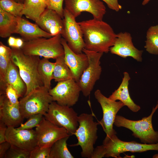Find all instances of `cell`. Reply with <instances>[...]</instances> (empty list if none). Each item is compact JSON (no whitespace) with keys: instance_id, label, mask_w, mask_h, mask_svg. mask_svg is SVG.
Listing matches in <instances>:
<instances>
[{"instance_id":"1","label":"cell","mask_w":158,"mask_h":158,"mask_svg":"<svg viewBox=\"0 0 158 158\" xmlns=\"http://www.w3.org/2000/svg\"><path fill=\"white\" fill-rule=\"evenodd\" d=\"M78 23L82 32L85 49L103 53L109 51L117 35L109 25L94 18Z\"/></svg>"},{"instance_id":"2","label":"cell","mask_w":158,"mask_h":158,"mask_svg":"<svg viewBox=\"0 0 158 158\" xmlns=\"http://www.w3.org/2000/svg\"><path fill=\"white\" fill-rule=\"evenodd\" d=\"M11 48V61L18 67L26 86L24 96L33 89L43 86L38 69L40 59L38 56L25 54L20 48Z\"/></svg>"},{"instance_id":"3","label":"cell","mask_w":158,"mask_h":158,"mask_svg":"<svg viewBox=\"0 0 158 158\" xmlns=\"http://www.w3.org/2000/svg\"><path fill=\"white\" fill-rule=\"evenodd\" d=\"M158 108V101L153 107L150 115L139 120H130L116 115L114 124L117 127H123L133 132L132 135L139 138L142 143L154 144L158 143V131H155L152 124V116Z\"/></svg>"},{"instance_id":"4","label":"cell","mask_w":158,"mask_h":158,"mask_svg":"<svg viewBox=\"0 0 158 158\" xmlns=\"http://www.w3.org/2000/svg\"><path fill=\"white\" fill-rule=\"evenodd\" d=\"M78 127L74 134L77 137L78 142L76 144L69 146H80L82 149L81 157L91 158L94 149V146L98 138L99 123L94 121L92 114L85 113L78 116Z\"/></svg>"},{"instance_id":"5","label":"cell","mask_w":158,"mask_h":158,"mask_svg":"<svg viewBox=\"0 0 158 158\" xmlns=\"http://www.w3.org/2000/svg\"><path fill=\"white\" fill-rule=\"evenodd\" d=\"M61 37L59 34L49 38L40 37L24 42L20 49L26 55L56 59L64 55Z\"/></svg>"},{"instance_id":"6","label":"cell","mask_w":158,"mask_h":158,"mask_svg":"<svg viewBox=\"0 0 158 158\" xmlns=\"http://www.w3.org/2000/svg\"><path fill=\"white\" fill-rule=\"evenodd\" d=\"M49 90L44 86L33 89L19 101L20 110L24 118L48 111L50 104L53 101Z\"/></svg>"},{"instance_id":"7","label":"cell","mask_w":158,"mask_h":158,"mask_svg":"<svg viewBox=\"0 0 158 158\" xmlns=\"http://www.w3.org/2000/svg\"><path fill=\"white\" fill-rule=\"evenodd\" d=\"M116 133L106 136L102 145L105 151L104 157L121 158V154L129 152H142L149 150L158 151V143L154 144H146L135 141L125 142L119 139Z\"/></svg>"},{"instance_id":"8","label":"cell","mask_w":158,"mask_h":158,"mask_svg":"<svg viewBox=\"0 0 158 158\" xmlns=\"http://www.w3.org/2000/svg\"><path fill=\"white\" fill-rule=\"evenodd\" d=\"M44 116L55 125L65 128L70 136L74 135L79 126L78 116L75 110L71 107L59 105L55 101L50 104Z\"/></svg>"},{"instance_id":"9","label":"cell","mask_w":158,"mask_h":158,"mask_svg":"<svg viewBox=\"0 0 158 158\" xmlns=\"http://www.w3.org/2000/svg\"><path fill=\"white\" fill-rule=\"evenodd\" d=\"M83 52L87 55L89 64L78 83L83 95L87 97L90 95L96 82L100 78L102 71L100 60L103 53L90 51L85 48Z\"/></svg>"},{"instance_id":"10","label":"cell","mask_w":158,"mask_h":158,"mask_svg":"<svg viewBox=\"0 0 158 158\" xmlns=\"http://www.w3.org/2000/svg\"><path fill=\"white\" fill-rule=\"evenodd\" d=\"M75 19L68 11L64 9L63 28L61 35L71 50L79 54L83 53L85 43L80 26Z\"/></svg>"},{"instance_id":"11","label":"cell","mask_w":158,"mask_h":158,"mask_svg":"<svg viewBox=\"0 0 158 158\" xmlns=\"http://www.w3.org/2000/svg\"><path fill=\"white\" fill-rule=\"evenodd\" d=\"M95 99L100 104L103 111V117L98 122L106 134L109 136L116 133L113 128L116 114L120 109L125 106L121 101L112 100L104 95L98 89L95 92Z\"/></svg>"},{"instance_id":"12","label":"cell","mask_w":158,"mask_h":158,"mask_svg":"<svg viewBox=\"0 0 158 158\" xmlns=\"http://www.w3.org/2000/svg\"><path fill=\"white\" fill-rule=\"evenodd\" d=\"M81 90L73 79L58 82L49 90L53 101L59 105L71 107L78 101Z\"/></svg>"},{"instance_id":"13","label":"cell","mask_w":158,"mask_h":158,"mask_svg":"<svg viewBox=\"0 0 158 158\" xmlns=\"http://www.w3.org/2000/svg\"><path fill=\"white\" fill-rule=\"evenodd\" d=\"M35 130L37 146L41 148L51 147L58 140L70 136L65 128L55 125L44 117Z\"/></svg>"},{"instance_id":"14","label":"cell","mask_w":158,"mask_h":158,"mask_svg":"<svg viewBox=\"0 0 158 158\" xmlns=\"http://www.w3.org/2000/svg\"><path fill=\"white\" fill-rule=\"evenodd\" d=\"M64 8L75 18L83 12L91 13L93 18L102 20L106 13V8L100 0H64Z\"/></svg>"},{"instance_id":"15","label":"cell","mask_w":158,"mask_h":158,"mask_svg":"<svg viewBox=\"0 0 158 158\" xmlns=\"http://www.w3.org/2000/svg\"><path fill=\"white\" fill-rule=\"evenodd\" d=\"M6 138V141L11 145L30 152L37 146L36 133L32 129L18 130L14 127H7Z\"/></svg>"},{"instance_id":"16","label":"cell","mask_w":158,"mask_h":158,"mask_svg":"<svg viewBox=\"0 0 158 158\" xmlns=\"http://www.w3.org/2000/svg\"><path fill=\"white\" fill-rule=\"evenodd\" d=\"M109 51L123 58L131 57L138 61L142 60L143 51L138 50L134 46L131 34L127 32L117 34L114 44L110 48Z\"/></svg>"},{"instance_id":"17","label":"cell","mask_w":158,"mask_h":158,"mask_svg":"<svg viewBox=\"0 0 158 158\" xmlns=\"http://www.w3.org/2000/svg\"><path fill=\"white\" fill-rule=\"evenodd\" d=\"M61 44L64 50L65 61L73 74V79L78 83L83 72L88 66V57L84 53L77 54L74 52L63 38Z\"/></svg>"},{"instance_id":"18","label":"cell","mask_w":158,"mask_h":158,"mask_svg":"<svg viewBox=\"0 0 158 158\" xmlns=\"http://www.w3.org/2000/svg\"><path fill=\"white\" fill-rule=\"evenodd\" d=\"M35 22L42 29L53 36L61 35L63 32V18L54 10L47 8Z\"/></svg>"},{"instance_id":"19","label":"cell","mask_w":158,"mask_h":158,"mask_svg":"<svg viewBox=\"0 0 158 158\" xmlns=\"http://www.w3.org/2000/svg\"><path fill=\"white\" fill-rule=\"evenodd\" d=\"M24 118L20 110L19 105H12L5 94L0 96V121L7 127L15 128L20 125Z\"/></svg>"},{"instance_id":"20","label":"cell","mask_w":158,"mask_h":158,"mask_svg":"<svg viewBox=\"0 0 158 158\" xmlns=\"http://www.w3.org/2000/svg\"><path fill=\"white\" fill-rule=\"evenodd\" d=\"M17 24L14 33L19 34L24 42L38 38H49L53 36L42 29L37 24L22 18L17 17Z\"/></svg>"},{"instance_id":"21","label":"cell","mask_w":158,"mask_h":158,"mask_svg":"<svg viewBox=\"0 0 158 158\" xmlns=\"http://www.w3.org/2000/svg\"><path fill=\"white\" fill-rule=\"evenodd\" d=\"M130 79L128 73L126 72H124L123 77L121 84L109 98L114 101L119 100L131 111L137 112L140 110V107L134 102L130 96L128 86L129 81Z\"/></svg>"},{"instance_id":"22","label":"cell","mask_w":158,"mask_h":158,"mask_svg":"<svg viewBox=\"0 0 158 158\" xmlns=\"http://www.w3.org/2000/svg\"><path fill=\"white\" fill-rule=\"evenodd\" d=\"M5 80L6 84L12 86L19 97H23L26 91V85L22 78L18 68L11 61L7 71Z\"/></svg>"},{"instance_id":"23","label":"cell","mask_w":158,"mask_h":158,"mask_svg":"<svg viewBox=\"0 0 158 158\" xmlns=\"http://www.w3.org/2000/svg\"><path fill=\"white\" fill-rule=\"evenodd\" d=\"M49 0H25L23 15L35 22L47 7Z\"/></svg>"},{"instance_id":"24","label":"cell","mask_w":158,"mask_h":158,"mask_svg":"<svg viewBox=\"0 0 158 158\" xmlns=\"http://www.w3.org/2000/svg\"><path fill=\"white\" fill-rule=\"evenodd\" d=\"M12 52L11 48L0 42V95L4 94L6 87L5 76L11 61Z\"/></svg>"},{"instance_id":"25","label":"cell","mask_w":158,"mask_h":158,"mask_svg":"<svg viewBox=\"0 0 158 158\" xmlns=\"http://www.w3.org/2000/svg\"><path fill=\"white\" fill-rule=\"evenodd\" d=\"M17 17L0 8V37H9L14 33L17 24Z\"/></svg>"},{"instance_id":"26","label":"cell","mask_w":158,"mask_h":158,"mask_svg":"<svg viewBox=\"0 0 158 158\" xmlns=\"http://www.w3.org/2000/svg\"><path fill=\"white\" fill-rule=\"evenodd\" d=\"M55 63L50 62L48 59H40L38 65V71L43 86L49 90L51 82L53 79V73Z\"/></svg>"},{"instance_id":"27","label":"cell","mask_w":158,"mask_h":158,"mask_svg":"<svg viewBox=\"0 0 158 158\" xmlns=\"http://www.w3.org/2000/svg\"><path fill=\"white\" fill-rule=\"evenodd\" d=\"M55 63L53 73L55 81L58 82L73 79V74L65 61L64 55L56 59Z\"/></svg>"},{"instance_id":"28","label":"cell","mask_w":158,"mask_h":158,"mask_svg":"<svg viewBox=\"0 0 158 158\" xmlns=\"http://www.w3.org/2000/svg\"><path fill=\"white\" fill-rule=\"evenodd\" d=\"M70 136L60 139L51 147L50 158H73L67 147V141Z\"/></svg>"},{"instance_id":"29","label":"cell","mask_w":158,"mask_h":158,"mask_svg":"<svg viewBox=\"0 0 158 158\" xmlns=\"http://www.w3.org/2000/svg\"><path fill=\"white\" fill-rule=\"evenodd\" d=\"M145 48L149 53L158 54V25L150 27L146 33Z\"/></svg>"},{"instance_id":"30","label":"cell","mask_w":158,"mask_h":158,"mask_svg":"<svg viewBox=\"0 0 158 158\" xmlns=\"http://www.w3.org/2000/svg\"><path fill=\"white\" fill-rule=\"evenodd\" d=\"M23 3L15 0H0V8L8 13L17 17H22Z\"/></svg>"},{"instance_id":"31","label":"cell","mask_w":158,"mask_h":158,"mask_svg":"<svg viewBox=\"0 0 158 158\" xmlns=\"http://www.w3.org/2000/svg\"><path fill=\"white\" fill-rule=\"evenodd\" d=\"M30 152L11 145L4 158H30Z\"/></svg>"},{"instance_id":"32","label":"cell","mask_w":158,"mask_h":158,"mask_svg":"<svg viewBox=\"0 0 158 158\" xmlns=\"http://www.w3.org/2000/svg\"><path fill=\"white\" fill-rule=\"evenodd\" d=\"M43 116L42 114L33 115L30 116L25 123H22L20 126L16 128L18 130L32 129L40 123L43 118Z\"/></svg>"},{"instance_id":"33","label":"cell","mask_w":158,"mask_h":158,"mask_svg":"<svg viewBox=\"0 0 158 158\" xmlns=\"http://www.w3.org/2000/svg\"><path fill=\"white\" fill-rule=\"evenodd\" d=\"M4 94L11 103L14 106L19 105V98L18 93L14 88L9 84H7Z\"/></svg>"},{"instance_id":"34","label":"cell","mask_w":158,"mask_h":158,"mask_svg":"<svg viewBox=\"0 0 158 158\" xmlns=\"http://www.w3.org/2000/svg\"><path fill=\"white\" fill-rule=\"evenodd\" d=\"M51 147L41 148L37 146L30 152V158H50Z\"/></svg>"},{"instance_id":"35","label":"cell","mask_w":158,"mask_h":158,"mask_svg":"<svg viewBox=\"0 0 158 158\" xmlns=\"http://www.w3.org/2000/svg\"><path fill=\"white\" fill-rule=\"evenodd\" d=\"M64 0H49L47 8L56 11L61 17L63 18L64 9L63 4Z\"/></svg>"},{"instance_id":"36","label":"cell","mask_w":158,"mask_h":158,"mask_svg":"<svg viewBox=\"0 0 158 158\" xmlns=\"http://www.w3.org/2000/svg\"><path fill=\"white\" fill-rule=\"evenodd\" d=\"M24 42V41L22 39L11 36L8 37V44L11 48H21Z\"/></svg>"},{"instance_id":"37","label":"cell","mask_w":158,"mask_h":158,"mask_svg":"<svg viewBox=\"0 0 158 158\" xmlns=\"http://www.w3.org/2000/svg\"><path fill=\"white\" fill-rule=\"evenodd\" d=\"M105 151L103 145L97 146L94 148L92 152L91 158H101L104 157Z\"/></svg>"},{"instance_id":"38","label":"cell","mask_w":158,"mask_h":158,"mask_svg":"<svg viewBox=\"0 0 158 158\" xmlns=\"http://www.w3.org/2000/svg\"><path fill=\"white\" fill-rule=\"evenodd\" d=\"M102 0L106 3L109 8L114 11H118L122 8V6L119 4L118 0Z\"/></svg>"},{"instance_id":"39","label":"cell","mask_w":158,"mask_h":158,"mask_svg":"<svg viewBox=\"0 0 158 158\" xmlns=\"http://www.w3.org/2000/svg\"><path fill=\"white\" fill-rule=\"evenodd\" d=\"M11 146L10 143L7 141L0 144V158H4L6 152Z\"/></svg>"},{"instance_id":"40","label":"cell","mask_w":158,"mask_h":158,"mask_svg":"<svg viewBox=\"0 0 158 158\" xmlns=\"http://www.w3.org/2000/svg\"><path fill=\"white\" fill-rule=\"evenodd\" d=\"M7 127L0 121V144L6 141V134Z\"/></svg>"},{"instance_id":"41","label":"cell","mask_w":158,"mask_h":158,"mask_svg":"<svg viewBox=\"0 0 158 158\" xmlns=\"http://www.w3.org/2000/svg\"><path fill=\"white\" fill-rule=\"evenodd\" d=\"M150 0H143L142 3V4L143 5H145L147 4Z\"/></svg>"},{"instance_id":"42","label":"cell","mask_w":158,"mask_h":158,"mask_svg":"<svg viewBox=\"0 0 158 158\" xmlns=\"http://www.w3.org/2000/svg\"><path fill=\"white\" fill-rule=\"evenodd\" d=\"M16 1L22 3H23L25 0H15Z\"/></svg>"},{"instance_id":"43","label":"cell","mask_w":158,"mask_h":158,"mask_svg":"<svg viewBox=\"0 0 158 158\" xmlns=\"http://www.w3.org/2000/svg\"><path fill=\"white\" fill-rule=\"evenodd\" d=\"M152 158H158V154H154L152 156Z\"/></svg>"},{"instance_id":"44","label":"cell","mask_w":158,"mask_h":158,"mask_svg":"<svg viewBox=\"0 0 158 158\" xmlns=\"http://www.w3.org/2000/svg\"></svg>"}]
</instances>
